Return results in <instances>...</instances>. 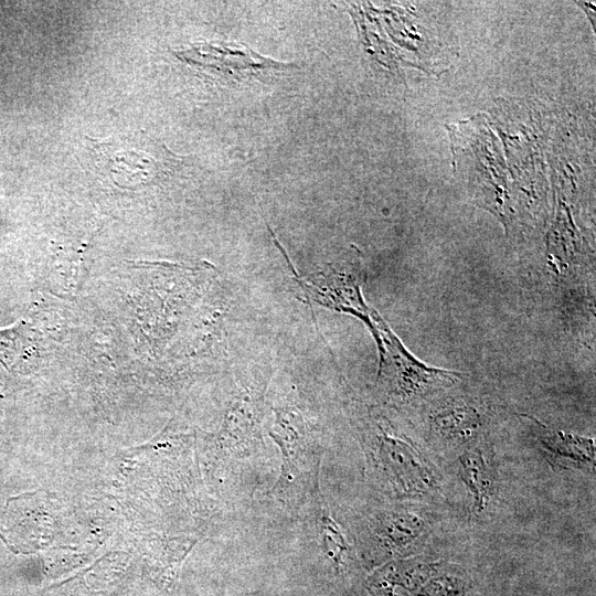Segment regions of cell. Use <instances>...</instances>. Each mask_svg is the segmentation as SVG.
<instances>
[{"mask_svg": "<svg viewBox=\"0 0 596 596\" xmlns=\"http://www.w3.org/2000/svg\"><path fill=\"white\" fill-rule=\"evenodd\" d=\"M275 421L269 430L281 453V471L270 493L284 500L301 501L318 491L323 449L295 407L274 408Z\"/></svg>", "mask_w": 596, "mask_h": 596, "instance_id": "6da1fadb", "label": "cell"}, {"mask_svg": "<svg viewBox=\"0 0 596 596\" xmlns=\"http://www.w3.org/2000/svg\"><path fill=\"white\" fill-rule=\"evenodd\" d=\"M320 532L327 555L337 566H341L351 547L341 529L329 514L321 515Z\"/></svg>", "mask_w": 596, "mask_h": 596, "instance_id": "4fadbf2b", "label": "cell"}, {"mask_svg": "<svg viewBox=\"0 0 596 596\" xmlns=\"http://www.w3.org/2000/svg\"><path fill=\"white\" fill-rule=\"evenodd\" d=\"M260 392L242 393L228 408L222 430L226 447L235 455L251 453L260 441Z\"/></svg>", "mask_w": 596, "mask_h": 596, "instance_id": "9c48e42d", "label": "cell"}, {"mask_svg": "<svg viewBox=\"0 0 596 596\" xmlns=\"http://www.w3.org/2000/svg\"><path fill=\"white\" fill-rule=\"evenodd\" d=\"M458 475L472 501V510L483 512L496 493V480L483 453L471 447L458 457Z\"/></svg>", "mask_w": 596, "mask_h": 596, "instance_id": "7c38bea8", "label": "cell"}, {"mask_svg": "<svg viewBox=\"0 0 596 596\" xmlns=\"http://www.w3.org/2000/svg\"><path fill=\"white\" fill-rule=\"evenodd\" d=\"M532 419L535 423L541 450L552 468L594 472L596 461L594 438L552 429L538 419Z\"/></svg>", "mask_w": 596, "mask_h": 596, "instance_id": "ba28073f", "label": "cell"}, {"mask_svg": "<svg viewBox=\"0 0 596 596\" xmlns=\"http://www.w3.org/2000/svg\"><path fill=\"white\" fill-rule=\"evenodd\" d=\"M485 426L481 412L464 401H450L437 407L430 417L433 433L440 439L468 444L477 439Z\"/></svg>", "mask_w": 596, "mask_h": 596, "instance_id": "30bf717a", "label": "cell"}, {"mask_svg": "<svg viewBox=\"0 0 596 596\" xmlns=\"http://www.w3.org/2000/svg\"><path fill=\"white\" fill-rule=\"evenodd\" d=\"M362 269L351 260L332 265L307 276H297V284L308 300L361 319L373 332L369 307L362 295Z\"/></svg>", "mask_w": 596, "mask_h": 596, "instance_id": "5b68a950", "label": "cell"}, {"mask_svg": "<svg viewBox=\"0 0 596 596\" xmlns=\"http://www.w3.org/2000/svg\"><path fill=\"white\" fill-rule=\"evenodd\" d=\"M89 158L94 170L120 188H138L167 178L180 158L148 137H120L91 140Z\"/></svg>", "mask_w": 596, "mask_h": 596, "instance_id": "3957f363", "label": "cell"}, {"mask_svg": "<svg viewBox=\"0 0 596 596\" xmlns=\"http://www.w3.org/2000/svg\"><path fill=\"white\" fill-rule=\"evenodd\" d=\"M428 530V522L423 515L409 510H395L379 520L375 533L386 551L404 553L423 541Z\"/></svg>", "mask_w": 596, "mask_h": 596, "instance_id": "8fae6325", "label": "cell"}, {"mask_svg": "<svg viewBox=\"0 0 596 596\" xmlns=\"http://www.w3.org/2000/svg\"><path fill=\"white\" fill-rule=\"evenodd\" d=\"M377 440L381 462L398 492L425 497L438 488V475L434 465L411 440L385 430H382Z\"/></svg>", "mask_w": 596, "mask_h": 596, "instance_id": "8992f818", "label": "cell"}, {"mask_svg": "<svg viewBox=\"0 0 596 596\" xmlns=\"http://www.w3.org/2000/svg\"><path fill=\"white\" fill-rule=\"evenodd\" d=\"M439 562L387 563L369 578L371 596H466V583Z\"/></svg>", "mask_w": 596, "mask_h": 596, "instance_id": "277c9868", "label": "cell"}, {"mask_svg": "<svg viewBox=\"0 0 596 596\" xmlns=\"http://www.w3.org/2000/svg\"><path fill=\"white\" fill-rule=\"evenodd\" d=\"M371 319L379 349L377 383L389 398L423 397L460 380V372L429 366L415 358L374 308Z\"/></svg>", "mask_w": 596, "mask_h": 596, "instance_id": "7a4b0ae2", "label": "cell"}, {"mask_svg": "<svg viewBox=\"0 0 596 596\" xmlns=\"http://www.w3.org/2000/svg\"><path fill=\"white\" fill-rule=\"evenodd\" d=\"M178 55L190 64L233 81H242L257 73L281 71L288 67V64L263 56L238 43H200Z\"/></svg>", "mask_w": 596, "mask_h": 596, "instance_id": "52a82bcc", "label": "cell"}]
</instances>
